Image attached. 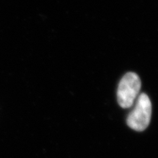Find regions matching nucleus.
Masks as SVG:
<instances>
[{
  "instance_id": "f03ea898",
  "label": "nucleus",
  "mask_w": 158,
  "mask_h": 158,
  "mask_svg": "<svg viewBox=\"0 0 158 158\" xmlns=\"http://www.w3.org/2000/svg\"><path fill=\"white\" fill-rule=\"evenodd\" d=\"M141 87L139 76L135 73H127L120 81L117 90V100L123 108H130L138 98Z\"/></svg>"
},
{
  "instance_id": "f257e3e1",
  "label": "nucleus",
  "mask_w": 158,
  "mask_h": 158,
  "mask_svg": "<svg viewBox=\"0 0 158 158\" xmlns=\"http://www.w3.org/2000/svg\"><path fill=\"white\" fill-rule=\"evenodd\" d=\"M152 116V103L147 94H139L134 109L127 116V125L131 129L141 132L149 126Z\"/></svg>"
}]
</instances>
